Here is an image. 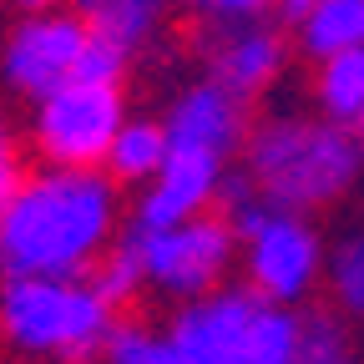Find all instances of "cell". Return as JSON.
<instances>
[{
	"label": "cell",
	"mask_w": 364,
	"mask_h": 364,
	"mask_svg": "<svg viewBox=\"0 0 364 364\" xmlns=\"http://www.w3.org/2000/svg\"><path fill=\"white\" fill-rule=\"evenodd\" d=\"M122 223V188L102 167L41 162L0 213V279H86Z\"/></svg>",
	"instance_id": "6da1fadb"
},
{
	"label": "cell",
	"mask_w": 364,
	"mask_h": 364,
	"mask_svg": "<svg viewBox=\"0 0 364 364\" xmlns=\"http://www.w3.org/2000/svg\"><path fill=\"white\" fill-rule=\"evenodd\" d=\"M243 182L273 208H339L364 177V142L318 112H268L243 136Z\"/></svg>",
	"instance_id": "7a4b0ae2"
},
{
	"label": "cell",
	"mask_w": 364,
	"mask_h": 364,
	"mask_svg": "<svg viewBox=\"0 0 364 364\" xmlns=\"http://www.w3.org/2000/svg\"><path fill=\"white\" fill-rule=\"evenodd\" d=\"M112 324L91 279H0V349L16 364H97Z\"/></svg>",
	"instance_id": "3957f363"
},
{
	"label": "cell",
	"mask_w": 364,
	"mask_h": 364,
	"mask_svg": "<svg viewBox=\"0 0 364 364\" xmlns=\"http://www.w3.org/2000/svg\"><path fill=\"white\" fill-rule=\"evenodd\" d=\"M167 329L198 364H304V309L273 304L243 279L172 304Z\"/></svg>",
	"instance_id": "277c9868"
},
{
	"label": "cell",
	"mask_w": 364,
	"mask_h": 364,
	"mask_svg": "<svg viewBox=\"0 0 364 364\" xmlns=\"http://www.w3.org/2000/svg\"><path fill=\"white\" fill-rule=\"evenodd\" d=\"M218 208L238 228V273H243V284L253 294L304 309L318 289H324L329 243L314 228L309 213L263 203L243 182V172H228V188H223Z\"/></svg>",
	"instance_id": "5b68a950"
},
{
	"label": "cell",
	"mask_w": 364,
	"mask_h": 364,
	"mask_svg": "<svg viewBox=\"0 0 364 364\" xmlns=\"http://www.w3.org/2000/svg\"><path fill=\"white\" fill-rule=\"evenodd\" d=\"M127 117V81L76 76L31 102L26 142L46 167H102Z\"/></svg>",
	"instance_id": "8992f818"
},
{
	"label": "cell",
	"mask_w": 364,
	"mask_h": 364,
	"mask_svg": "<svg viewBox=\"0 0 364 364\" xmlns=\"http://www.w3.org/2000/svg\"><path fill=\"white\" fill-rule=\"evenodd\" d=\"M127 233L142 253L147 294H157L162 304L203 299L218 284H228L238 268V228L223 208H208L167 228H127Z\"/></svg>",
	"instance_id": "52a82bcc"
},
{
	"label": "cell",
	"mask_w": 364,
	"mask_h": 364,
	"mask_svg": "<svg viewBox=\"0 0 364 364\" xmlns=\"http://www.w3.org/2000/svg\"><path fill=\"white\" fill-rule=\"evenodd\" d=\"M91 51V26L81 21V11H26V21H16V31L0 46V76L16 97L36 102L46 91H56L66 81L81 76Z\"/></svg>",
	"instance_id": "ba28073f"
},
{
	"label": "cell",
	"mask_w": 364,
	"mask_h": 364,
	"mask_svg": "<svg viewBox=\"0 0 364 364\" xmlns=\"http://www.w3.org/2000/svg\"><path fill=\"white\" fill-rule=\"evenodd\" d=\"M289 56H294V41L268 21H228V26H213L203 41L208 76L243 102L268 97L284 81Z\"/></svg>",
	"instance_id": "9c48e42d"
},
{
	"label": "cell",
	"mask_w": 364,
	"mask_h": 364,
	"mask_svg": "<svg viewBox=\"0 0 364 364\" xmlns=\"http://www.w3.org/2000/svg\"><path fill=\"white\" fill-rule=\"evenodd\" d=\"M223 188H228V162L223 157L167 147L162 172L136 188V203H132L127 223L132 228H167V223H182V218H198V213L223 203Z\"/></svg>",
	"instance_id": "30bf717a"
},
{
	"label": "cell",
	"mask_w": 364,
	"mask_h": 364,
	"mask_svg": "<svg viewBox=\"0 0 364 364\" xmlns=\"http://www.w3.org/2000/svg\"><path fill=\"white\" fill-rule=\"evenodd\" d=\"M162 127H167V142L172 147H188V152H208V157L233 162L243 152V136H248L253 117H248L243 97H233L228 86H218L213 76H203V81L182 86L177 97L167 102Z\"/></svg>",
	"instance_id": "8fae6325"
},
{
	"label": "cell",
	"mask_w": 364,
	"mask_h": 364,
	"mask_svg": "<svg viewBox=\"0 0 364 364\" xmlns=\"http://www.w3.org/2000/svg\"><path fill=\"white\" fill-rule=\"evenodd\" d=\"M309 107L318 117L349 127V132L364 122V46H349V51H334L324 61H314Z\"/></svg>",
	"instance_id": "7c38bea8"
},
{
	"label": "cell",
	"mask_w": 364,
	"mask_h": 364,
	"mask_svg": "<svg viewBox=\"0 0 364 364\" xmlns=\"http://www.w3.org/2000/svg\"><path fill=\"white\" fill-rule=\"evenodd\" d=\"M71 6L81 11V21L91 26L97 41L136 56L162 31V16H167L172 0H71Z\"/></svg>",
	"instance_id": "4fadbf2b"
},
{
	"label": "cell",
	"mask_w": 364,
	"mask_h": 364,
	"mask_svg": "<svg viewBox=\"0 0 364 364\" xmlns=\"http://www.w3.org/2000/svg\"><path fill=\"white\" fill-rule=\"evenodd\" d=\"M167 127L162 117H127L122 132L112 136V152L102 162V172L117 182V188H142V182H152L167 162Z\"/></svg>",
	"instance_id": "5bb4252c"
},
{
	"label": "cell",
	"mask_w": 364,
	"mask_h": 364,
	"mask_svg": "<svg viewBox=\"0 0 364 364\" xmlns=\"http://www.w3.org/2000/svg\"><path fill=\"white\" fill-rule=\"evenodd\" d=\"M294 46L309 61L364 46V0H314L309 16L294 26Z\"/></svg>",
	"instance_id": "9a60e30c"
},
{
	"label": "cell",
	"mask_w": 364,
	"mask_h": 364,
	"mask_svg": "<svg viewBox=\"0 0 364 364\" xmlns=\"http://www.w3.org/2000/svg\"><path fill=\"white\" fill-rule=\"evenodd\" d=\"M97 364H198V359L177 344V334L167 324H152V318H136V314H117Z\"/></svg>",
	"instance_id": "2e32d148"
},
{
	"label": "cell",
	"mask_w": 364,
	"mask_h": 364,
	"mask_svg": "<svg viewBox=\"0 0 364 364\" xmlns=\"http://www.w3.org/2000/svg\"><path fill=\"white\" fill-rule=\"evenodd\" d=\"M324 294H329L334 314H344L349 324H364V228H349V233H339L329 243Z\"/></svg>",
	"instance_id": "e0dca14e"
},
{
	"label": "cell",
	"mask_w": 364,
	"mask_h": 364,
	"mask_svg": "<svg viewBox=\"0 0 364 364\" xmlns=\"http://www.w3.org/2000/svg\"><path fill=\"white\" fill-rule=\"evenodd\" d=\"M91 284L102 289V299L122 314V309H132L136 299L147 294V273H142V253H136V238L132 233H122L102 258H97V268L86 273Z\"/></svg>",
	"instance_id": "ac0fdd59"
},
{
	"label": "cell",
	"mask_w": 364,
	"mask_h": 364,
	"mask_svg": "<svg viewBox=\"0 0 364 364\" xmlns=\"http://www.w3.org/2000/svg\"><path fill=\"white\" fill-rule=\"evenodd\" d=\"M31 142H26V132L11 122V117H0V213L11 208V198L21 193V182L31 177Z\"/></svg>",
	"instance_id": "d6986e66"
},
{
	"label": "cell",
	"mask_w": 364,
	"mask_h": 364,
	"mask_svg": "<svg viewBox=\"0 0 364 364\" xmlns=\"http://www.w3.org/2000/svg\"><path fill=\"white\" fill-rule=\"evenodd\" d=\"M188 16L208 21V26H228V21H263L273 16V0H172Z\"/></svg>",
	"instance_id": "ffe728a7"
},
{
	"label": "cell",
	"mask_w": 364,
	"mask_h": 364,
	"mask_svg": "<svg viewBox=\"0 0 364 364\" xmlns=\"http://www.w3.org/2000/svg\"><path fill=\"white\" fill-rule=\"evenodd\" d=\"M309 6H314V0H273V16L284 21V31H294V26L309 16Z\"/></svg>",
	"instance_id": "44dd1931"
},
{
	"label": "cell",
	"mask_w": 364,
	"mask_h": 364,
	"mask_svg": "<svg viewBox=\"0 0 364 364\" xmlns=\"http://www.w3.org/2000/svg\"><path fill=\"white\" fill-rule=\"evenodd\" d=\"M21 11H56V6H66V0H16Z\"/></svg>",
	"instance_id": "7402d4cb"
},
{
	"label": "cell",
	"mask_w": 364,
	"mask_h": 364,
	"mask_svg": "<svg viewBox=\"0 0 364 364\" xmlns=\"http://www.w3.org/2000/svg\"><path fill=\"white\" fill-rule=\"evenodd\" d=\"M304 364H354V359H304Z\"/></svg>",
	"instance_id": "603a6c76"
}]
</instances>
